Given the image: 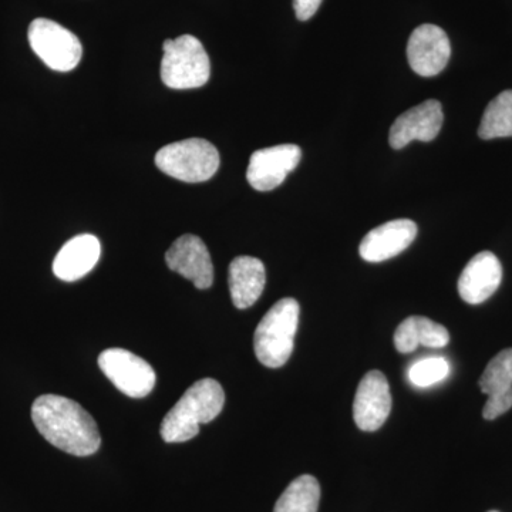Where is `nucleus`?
<instances>
[{
  "label": "nucleus",
  "instance_id": "obj_1",
  "mask_svg": "<svg viewBox=\"0 0 512 512\" xmlns=\"http://www.w3.org/2000/svg\"><path fill=\"white\" fill-rule=\"evenodd\" d=\"M37 431L52 446L77 457L92 456L101 446L96 421L79 403L56 394L37 397L32 406Z\"/></svg>",
  "mask_w": 512,
  "mask_h": 512
},
{
  "label": "nucleus",
  "instance_id": "obj_2",
  "mask_svg": "<svg viewBox=\"0 0 512 512\" xmlns=\"http://www.w3.org/2000/svg\"><path fill=\"white\" fill-rule=\"evenodd\" d=\"M225 393L220 382L202 379L192 384L161 423L165 443H184L200 433V424L214 420L224 409Z\"/></svg>",
  "mask_w": 512,
  "mask_h": 512
},
{
  "label": "nucleus",
  "instance_id": "obj_3",
  "mask_svg": "<svg viewBox=\"0 0 512 512\" xmlns=\"http://www.w3.org/2000/svg\"><path fill=\"white\" fill-rule=\"evenodd\" d=\"M299 312V303L293 298H285L276 302L259 322L255 330L254 349L262 365L278 369L291 359Z\"/></svg>",
  "mask_w": 512,
  "mask_h": 512
},
{
  "label": "nucleus",
  "instance_id": "obj_4",
  "mask_svg": "<svg viewBox=\"0 0 512 512\" xmlns=\"http://www.w3.org/2000/svg\"><path fill=\"white\" fill-rule=\"evenodd\" d=\"M161 80L174 90L198 89L210 80L211 62L197 37L183 35L165 40Z\"/></svg>",
  "mask_w": 512,
  "mask_h": 512
},
{
  "label": "nucleus",
  "instance_id": "obj_5",
  "mask_svg": "<svg viewBox=\"0 0 512 512\" xmlns=\"http://www.w3.org/2000/svg\"><path fill=\"white\" fill-rule=\"evenodd\" d=\"M158 170L184 183H204L217 174L220 153L204 138H188L161 148L156 154Z\"/></svg>",
  "mask_w": 512,
  "mask_h": 512
},
{
  "label": "nucleus",
  "instance_id": "obj_6",
  "mask_svg": "<svg viewBox=\"0 0 512 512\" xmlns=\"http://www.w3.org/2000/svg\"><path fill=\"white\" fill-rule=\"evenodd\" d=\"M28 36L33 52L56 72H70L82 60L83 49L79 37L53 20H33Z\"/></svg>",
  "mask_w": 512,
  "mask_h": 512
},
{
  "label": "nucleus",
  "instance_id": "obj_7",
  "mask_svg": "<svg viewBox=\"0 0 512 512\" xmlns=\"http://www.w3.org/2000/svg\"><path fill=\"white\" fill-rule=\"evenodd\" d=\"M99 366L121 393L133 399H143L156 386V372L150 363L128 350H104L99 356Z\"/></svg>",
  "mask_w": 512,
  "mask_h": 512
},
{
  "label": "nucleus",
  "instance_id": "obj_8",
  "mask_svg": "<svg viewBox=\"0 0 512 512\" xmlns=\"http://www.w3.org/2000/svg\"><path fill=\"white\" fill-rule=\"evenodd\" d=\"M302 150L295 144H281L255 151L249 158L247 180L256 191L275 190L301 163Z\"/></svg>",
  "mask_w": 512,
  "mask_h": 512
},
{
  "label": "nucleus",
  "instance_id": "obj_9",
  "mask_svg": "<svg viewBox=\"0 0 512 512\" xmlns=\"http://www.w3.org/2000/svg\"><path fill=\"white\" fill-rule=\"evenodd\" d=\"M392 412V393L386 376L372 370L357 387L353 403V419L362 431H376L386 423Z\"/></svg>",
  "mask_w": 512,
  "mask_h": 512
},
{
  "label": "nucleus",
  "instance_id": "obj_10",
  "mask_svg": "<svg viewBox=\"0 0 512 512\" xmlns=\"http://www.w3.org/2000/svg\"><path fill=\"white\" fill-rule=\"evenodd\" d=\"M451 56L447 33L436 25H421L407 43V60L421 77H434L446 69Z\"/></svg>",
  "mask_w": 512,
  "mask_h": 512
},
{
  "label": "nucleus",
  "instance_id": "obj_11",
  "mask_svg": "<svg viewBox=\"0 0 512 512\" xmlns=\"http://www.w3.org/2000/svg\"><path fill=\"white\" fill-rule=\"evenodd\" d=\"M165 262L171 271L191 281L198 289H208L214 284V265L210 252L201 238L183 235L171 245L165 254Z\"/></svg>",
  "mask_w": 512,
  "mask_h": 512
},
{
  "label": "nucleus",
  "instance_id": "obj_12",
  "mask_svg": "<svg viewBox=\"0 0 512 512\" xmlns=\"http://www.w3.org/2000/svg\"><path fill=\"white\" fill-rule=\"evenodd\" d=\"M444 113L440 101L426 100L397 117L390 128L389 143L394 150H402L414 140L429 143L439 136Z\"/></svg>",
  "mask_w": 512,
  "mask_h": 512
},
{
  "label": "nucleus",
  "instance_id": "obj_13",
  "mask_svg": "<svg viewBox=\"0 0 512 512\" xmlns=\"http://www.w3.org/2000/svg\"><path fill=\"white\" fill-rule=\"evenodd\" d=\"M503 281L500 259L490 251L480 252L468 262L458 279V293L464 302L480 305L490 299Z\"/></svg>",
  "mask_w": 512,
  "mask_h": 512
},
{
  "label": "nucleus",
  "instance_id": "obj_14",
  "mask_svg": "<svg viewBox=\"0 0 512 512\" xmlns=\"http://www.w3.org/2000/svg\"><path fill=\"white\" fill-rule=\"evenodd\" d=\"M417 237V225L412 220H394L380 225L360 242L359 254L366 262L387 261L402 254Z\"/></svg>",
  "mask_w": 512,
  "mask_h": 512
},
{
  "label": "nucleus",
  "instance_id": "obj_15",
  "mask_svg": "<svg viewBox=\"0 0 512 512\" xmlns=\"http://www.w3.org/2000/svg\"><path fill=\"white\" fill-rule=\"evenodd\" d=\"M101 245L90 234L77 235L63 245L53 262V272L60 281L74 282L93 271L99 262Z\"/></svg>",
  "mask_w": 512,
  "mask_h": 512
},
{
  "label": "nucleus",
  "instance_id": "obj_16",
  "mask_svg": "<svg viewBox=\"0 0 512 512\" xmlns=\"http://www.w3.org/2000/svg\"><path fill=\"white\" fill-rule=\"evenodd\" d=\"M228 284L235 308H251L264 292V264L254 256H238L229 265Z\"/></svg>",
  "mask_w": 512,
  "mask_h": 512
},
{
  "label": "nucleus",
  "instance_id": "obj_17",
  "mask_svg": "<svg viewBox=\"0 0 512 512\" xmlns=\"http://www.w3.org/2000/svg\"><path fill=\"white\" fill-rule=\"evenodd\" d=\"M319 481L313 476L295 478L276 501L274 512H318Z\"/></svg>",
  "mask_w": 512,
  "mask_h": 512
},
{
  "label": "nucleus",
  "instance_id": "obj_18",
  "mask_svg": "<svg viewBox=\"0 0 512 512\" xmlns=\"http://www.w3.org/2000/svg\"><path fill=\"white\" fill-rule=\"evenodd\" d=\"M478 136L483 140L512 137V90H505L490 101L481 119Z\"/></svg>",
  "mask_w": 512,
  "mask_h": 512
},
{
  "label": "nucleus",
  "instance_id": "obj_19",
  "mask_svg": "<svg viewBox=\"0 0 512 512\" xmlns=\"http://www.w3.org/2000/svg\"><path fill=\"white\" fill-rule=\"evenodd\" d=\"M480 389L487 396L512 389V349H505L490 360L481 376Z\"/></svg>",
  "mask_w": 512,
  "mask_h": 512
},
{
  "label": "nucleus",
  "instance_id": "obj_20",
  "mask_svg": "<svg viewBox=\"0 0 512 512\" xmlns=\"http://www.w3.org/2000/svg\"><path fill=\"white\" fill-rule=\"evenodd\" d=\"M450 373V365L444 357H427L409 369V380L413 386L429 387L443 382Z\"/></svg>",
  "mask_w": 512,
  "mask_h": 512
},
{
  "label": "nucleus",
  "instance_id": "obj_21",
  "mask_svg": "<svg viewBox=\"0 0 512 512\" xmlns=\"http://www.w3.org/2000/svg\"><path fill=\"white\" fill-rule=\"evenodd\" d=\"M416 332L419 345L426 348L441 349L450 342L448 330L424 316H416Z\"/></svg>",
  "mask_w": 512,
  "mask_h": 512
},
{
  "label": "nucleus",
  "instance_id": "obj_22",
  "mask_svg": "<svg viewBox=\"0 0 512 512\" xmlns=\"http://www.w3.org/2000/svg\"><path fill=\"white\" fill-rule=\"evenodd\" d=\"M394 346L400 353H412L419 348L416 332V316L404 319L394 332Z\"/></svg>",
  "mask_w": 512,
  "mask_h": 512
},
{
  "label": "nucleus",
  "instance_id": "obj_23",
  "mask_svg": "<svg viewBox=\"0 0 512 512\" xmlns=\"http://www.w3.org/2000/svg\"><path fill=\"white\" fill-rule=\"evenodd\" d=\"M512 407V389L505 392L494 393L488 396L485 403L483 416L485 420H494L503 416Z\"/></svg>",
  "mask_w": 512,
  "mask_h": 512
},
{
  "label": "nucleus",
  "instance_id": "obj_24",
  "mask_svg": "<svg viewBox=\"0 0 512 512\" xmlns=\"http://www.w3.org/2000/svg\"><path fill=\"white\" fill-rule=\"evenodd\" d=\"M322 0H293V9H295L296 18L305 22L318 12Z\"/></svg>",
  "mask_w": 512,
  "mask_h": 512
},
{
  "label": "nucleus",
  "instance_id": "obj_25",
  "mask_svg": "<svg viewBox=\"0 0 512 512\" xmlns=\"http://www.w3.org/2000/svg\"><path fill=\"white\" fill-rule=\"evenodd\" d=\"M490 512H498V511H490Z\"/></svg>",
  "mask_w": 512,
  "mask_h": 512
}]
</instances>
